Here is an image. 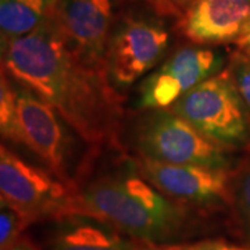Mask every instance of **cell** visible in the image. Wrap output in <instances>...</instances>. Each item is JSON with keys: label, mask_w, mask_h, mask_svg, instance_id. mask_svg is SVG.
Returning <instances> with one entry per match:
<instances>
[{"label": "cell", "mask_w": 250, "mask_h": 250, "mask_svg": "<svg viewBox=\"0 0 250 250\" xmlns=\"http://www.w3.org/2000/svg\"><path fill=\"white\" fill-rule=\"evenodd\" d=\"M3 68L65 120L92 149L121 150L124 100L104 68L86 62L49 18L10 41Z\"/></svg>", "instance_id": "1"}, {"label": "cell", "mask_w": 250, "mask_h": 250, "mask_svg": "<svg viewBox=\"0 0 250 250\" xmlns=\"http://www.w3.org/2000/svg\"><path fill=\"white\" fill-rule=\"evenodd\" d=\"M80 214L92 215L136 242L164 243L182 232L187 207L149 184L132 159L78 184Z\"/></svg>", "instance_id": "2"}, {"label": "cell", "mask_w": 250, "mask_h": 250, "mask_svg": "<svg viewBox=\"0 0 250 250\" xmlns=\"http://www.w3.org/2000/svg\"><path fill=\"white\" fill-rule=\"evenodd\" d=\"M16 92L22 145L35 153L54 175L77 188L89 175L90 161L96 150H81V146L88 143L50 104L22 86H17Z\"/></svg>", "instance_id": "3"}, {"label": "cell", "mask_w": 250, "mask_h": 250, "mask_svg": "<svg viewBox=\"0 0 250 250\" xmlns=\"http://www.w3.org/2000/svg\"><path fill=\"white\" fill-rule=\"evenodd\" d=\"M0 196L29 225L80 214L78 189L0 142Z\"/></svg>", "instance_id": "4"}, {"label": "cell", "mask_w": 250, "mask_h": 250, "mask_svg": "<svg viewBox=\"0 0 250 250\" xmlns=\"http://www.w3.org/2000/svg\"><path fill=\"white\" fill-rule=\"evenodd\" d=\"M142 111L132 126L136 157L170 164L229 168L231 149L213 142L170 108Z\"/></svg>", "instance_id": "5"}, {"label": "cell", "mask_w": 250, "mask_h": 250, "mask_svg": "<svg viewBox=\"0 0 250 250\" xmlns=\"http://www.w3.org/2000/svg\"><path fill=\"white\" fill-rule=\"evenodd\" d=\"M170 110L224 147L250 146V114L228 68L189 90Z\"/></svg>", "instance_id": "6"}, {"label": "cell", "mask_w": 250, "mask_h": 250, "mask_svg": "<svg viewBox=\"0 0 250 250\" xmlns=\"http://www.w3.org/2000/svg\"><path fill=\"white\" fill-rule=\"evenodd\" d=\"M170 34L149 18H128L113 29L106 52L104 68L118 92L131 88L149 75L166 56Z\"/></svg>", "instance_id": "7"}, {"label": "cell", "mask_w": 250, "mask_h": 250, "mask_svg": "<svg viewBox=\"0 0 250 250\" xmlns=\"http://www.w3.org/2000/svg\"><path fill=\"white\" fill-rule=\"evenodd\" d=\"M221 56L205 46H184L146 75L139 86L138 108H170L199 83L221 71Z\"/></svg>", "instance_id": "8"}, {"label": "cell", "mask_w": 250, "mask_h": 250, "mask_svg": "<svg viewBox=\"0 0 250 250\" xmlns=\"http://www.w3.org/2000/svg\"><path fill=\"white\" fill-rule=\"evenodd\" d=\"M135 168L163 195L187 206L231 200V170L195 164H170L132 157Z\"/></svg>", "instance_id": "9"}, {"label": "cell", "mask_w": 250, "mask_h": 250, "mask_svg": "<svg viewBox=\"0 0 250 250\" xmlns=\"http://www.w3.org/2000/svg\"><path fill=\"white\" fill-rule=\"evenodd\" d=\"M113 0H54L50 18L65 41L86 60L104 68L113 34ZM106 70V68H104Z\"/></svg>", "instance_id": "10"}, {"label": "cell", "mask_w": 250, "mask_h": 250, "mask_svg": "<svg viewBox=\"0 0 250 250\" xmlns=\"http://www.w3.org/2000/svg\"><path fill=\"white\" fill-rule=\"evenodd\" d=\"M250 25V0H197L178 20L182 34L196 45L235 42Z\"/></svg>", "instance_id": "11"}, {"label": "cell", "mask_w": 250, "mask_h": 250, "mask_svg": "<svg viewBox=\"0 0 250 250\" xmlns=\"http://www.w3.org/2000/svg\"><path fill=\"white\" fill-rule=\"evenodd\" d=\"M57 224L49 250H136V241L92 215H68Z\"/></svg>", "instance_id": "12"}, {"label": "cell", "mask_w": 250, "mask_h": 250, "mask_svg": "<svg viewBox=\"0 0 250 250\" xmlns=\"http://www.w3.org/2000/svg\"><path fill=\"white\" fill-rule=\"evenodd\" d=\"M54 0H0V34L7 41L28 35L49 18Z\"/></svg>", "instance_id": "13"}, {"label": "cell", "mask_w": 250, "mask_h": 250, "mask_svg": "<svg viewBox=\"0 0 250 250\" xmlns=\"http://www.w3.org/2000/svg\"><path fill=\"white\" fill-rule=\"evenodd\" d=\"M229 205L233 206L242 231L250 239V153L231 171Z\"/></svg>", "instance_id": "14"}, {"label": "cell", "mask_w": 250, "mask_h": 250, "mask_svg": "<svg viewBox=\"0 0 250 250\" xmlns=\"http://www.w3.org/2000/svg\"><path fill=\"white\" fill-rule=\"evenodd\" d=\"M0 138L22 145L18 128L17 92L4 70H0Z\"/></svg>", "instance_id": "15"}, {"label": "cell", "mask_w": 250, "mask_h": 250, "mask_svg": "<svg viewBox=\"0 0 250 250\" xmlns=\"http://www.w3.org/2000/svg\"><path fill=\"white\" fill-rule=\"evenodd\" d=\"M29 224L11 207L0 210V250L11 249L22 236Z\"/></svg>", "instance_id": "16"}, {"label": "cell", "mask_w": 250, "mask_h": 250, "mask_svg": "<svg viewBox=\"0 0 250 250\" xmlns=\"http://www.w3.org/2000/svg\"><path fill=\"white\" fill-rule=\"evenodd\" d=\"M228 71L250 114V57L238 50L231 57Z\"/></svg>", "instance_id": "17"}, {"label": "cell", "mask_w": 250, "mask_h": 250, "mask_svg": "<svg viewBox=\"0 0 250 250\" xmlns=\"http://www.w3.org/2000/svg\"><path fill=\"white\" fill-rule=\"evenodd\" d=\"M159 17L182 18L197 0H147Z\"/></svg>", "instance_id": "18"}, {"label": "cell", "mask_w": 250, "mask_h": 250, "mask_svg": "<svg viewBox=\"0 0 250 250\" xmlns=\"http://www.w3.org/2000/svg\"><path fill=\"white\" fill-rule=\"evenodd\" d=\"M187 250H250V248H242L224 241H202L187 245Z\"/></svg>", "instance_id": "19"}, {"label": "cell", "mask_w": 250, "mask_h": 250, "mask_svg": "<svg viewBox=\"0 0 250 250\" xmlns=\"http://www.w3.org/2000/svg\"><path fill=\"white\" fill-rule=\"evenodd\" d=\"M136 250H187V245L136 242Z\"/></svg>", "instance_id": "20"}, {"label": "cell", "mask_w": 250, "mask_h": 250, "mask_svg": "<svg viewBox=\"0 0 250 250\" xmlns=\"http://www.w3.org/2000/svg\"><path fill=\"white\" fill-rule=\"evenodd\" d=\"M235 43L238 46V50L242 52L243 54H246L248 57H250V25L249 28L242 34L236 41Z\"/></svg>", "instance_id": "21"}, {"label": "cell", "mask_w": 250, "mask_h": 250, "mask_svg": "<svg viewBox=\"0 0 250 250\" xmlns=\"http://www.w3.org/2000/svg\"><path fill=\"white\" fill-rule=\"evenodd\" d=\"M9 250H42L39 246H36L34 242L31 241L29 238H27L25 235L20 239V241Z\"/></svg>", "instance_id": "22"}, {"label": "cell", "mask_w": 250, "mask_h": 250, "mask_svg": "<svg viewBox=\"0 0 250 250\" xmlns=\"http://www.w3.org/2000/svg\"><path fill=\"white\" fill-rule=\"evenodd\" d=\"M7 46H9V41L0 34V70H4L3 68V64H4V57H6V52H7Z\"/></svg>", "instance_id": "23"}, {"label": "cell", "mask_w": 250, "mask_h": 250, "mask_svg": "<svg viewBox=\"0 0 250 250\" xmlns=\"http://www.w3.org/2000/svg\"><path fill=\"white\" fill-rule=\"evenodd\" d=\"M7 202H6V200H4V199H3V197L0 196V210H1V208H4V207H7Z\"/></svg>", "instance_id": "24"}]
</instances>
